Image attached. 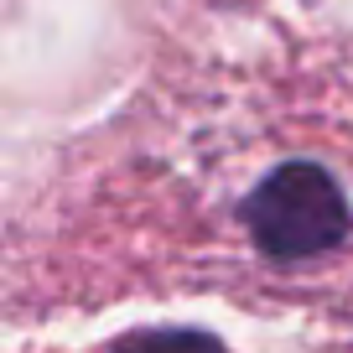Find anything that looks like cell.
Masks as SVG:
<instances>
[{
  "instance_id": "1",
  "label": "cell",
  "mask_w": 353,
  "mask_h": 353,
  "mask_svg": "<svg viewBox=\"0 0 353 353\" xmlns=\"http://www.w3.org/2000/svg\"><path fill=\"white\" fill-rule=\"evenodd\" d=\"M239 219L250 229L254 250L265 260L296 265L317 260V254L338 250L353 234V208L343 182L312 156L281 161L250 188V198L239 203Z\"/></svg>"
},
{
  "instance_id": "2",
  "label": "cell",
  "mask_w": 353,
  "mask_h": 353,
  "mask_svg": "<svg viewBox=\"0 0 353 353\" xmlns=\"http://www.w3.org/2000/svg\"><path fill=\"white\" fill-rule=\"evenodd\" d=\"M110 353H223L208 327H135Z\"/></svg>"
}]
</instances>
